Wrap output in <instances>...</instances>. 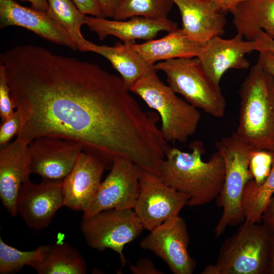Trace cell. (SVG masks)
Wrapping results in <instances>:
<instances>
[{
  "instance_id": "cell-1",
  "label": "cell",
  "mask_w": 274,
  "mask_h": 274,
  "mask_svg": "<svg viewBox=\"0 0 274 274\" xmlns=\"http://www.w3.org/2000/svg\"><path fill=\"white\" fill-rule=\"evenodd\" d=\"M0 65L21 116L16 138L75 142L108 169L117 157L140 162L152 147L158 117L141 108L120 77L32 44L5 51Z\"/></svg>"
},
{
  "instance_id": "cell-2",
  "label": "cell",
  "mask_w": 274,
  "mask_h": 274,
  "mask_svg": "<svg viewBox=\"0 0 274 274\" xmlns=\"http://www.w3.org/2000/svg\"><path fill=\"white\" fill-rule=\"evenodd\" d=\"M191 152L167 146L160 162L158 175L167 185L189 196L187 206L208 203L221 191L225 177V165L216 151L208 161L202 159L205 150L202 142L194 141Z\"/></svg>"
},
{
  "instance_id": "cell-3",
  "label": "cell",
  "mask_w": 274,
  "mask_h": 274,
  "mask_svg": "<svg viewBox=\"0 0 274 274\" xmlns=\"http://www.w3.org/2000/svg\"><path fill=\"white\" fill-rule=\"evenodd\" d=\"M238 93L236 134L252 150L274 152V76L257 63L250 68Z\"/></svg>"
},
{
  "instance_id": "cell-4",
  "label": "cell",
  "mask_w": 274,
  "mask_h": 274,
  "mask_svg": "<svg viewBox=\"0 0 274 274\" xmlns=\"http://www.w3.org/2000/svg\"><path fill=\"white\" fill-rule=\"evenodd\" d=\"M154 72L140 79L129 91L141 97L158 114L165 142H186L193 135L201 116L198 109L177 95Z\"/></svg>"
},
{
  "instance_id": "cell-5",
  "label": "cell",
  "mask_w": 274,
  "mask_h": 274,
  "mask_svg": "<svg viewBox=\"0 0 274 274\" xmlns=\"http://www.w3.org/2000/svg\"><path fill=\"white\" fill-rule=\"evenodd\" d=\"M271 232L263 224L245 221L222 243L215 262L201 274H267Z\"/></svg>"
},
{
  "instance_id": "cell-6",
  "label": "cell",
  "mask_w": 274,
  "mask_h": 274,
  "mask_svg": "<svg viewBox=\"0 0 274 274\" xmlns=\"http://www.w3.org/2000/svg\"><path fill=\"white\" fill-rule=\"evenodd\" d=\"M215 147L225 165L223 187L216 198L217 206L223 210L214 230L215 236L218 237L227 227L245 220L242 199L245 186L252 179L249 166L252 150L236 132L217 141Z\"/></svg>"
},
{
  "instance_id": "cell-7",
  "label": "cell",
  "mask_w": 274,
  "mask_h": 274,
  "mask_svg": "<svg viewBox=\"0 0 274 274\" xmlns=\"http://www.w3.org/2000/svg\"><path fill=\"white\" fill-rule=\"evenodd\" d=\"M167 77L168 85L176 93L197 109L216 118L224 116L226 102L220 86L210 78L196 57L178 58L154 64Z\"/></svg>"
},
{
  "instance_id": "cell-8",
  "label": "cell",
  "mask_w": 274,
  "mask_h": 274,
  "mask_svg": "<svg viewBox=\"0 0 274 274\" xmlns=\"http://www.w3.org/2000/svg\"><path fill=\"white\" fill-rule=\"evenodd\" d=\"M80 229L91 248L100 252L113 250L124 266L127 261L123 253L124 246L139 237L144 228L133 209H112L83 218Z\"/></svg>"
},
{
  "instance_id": "cell-9",
  "label": "cell",
  "mask_w": 274,
  "mask_h": 274,
  "mask_svg": "<svg viewBox=\"0 0 274 274\" xmlns=\"http://www.w3.org/2000/svg\"><path fill=\"white\" fill-rule=\"evenodd\" d=\"M189 197L166 184L155 173L142 169L140 192L133 208L144 229L151 231L179 216Z\"/></svg>"
},
{
  "instance_id": "cell-10",
  "label": "cell",
  "mask_w": 274,
  "mask_h": 274,
  "mask_svg": "<svg viewBox=\"0 0 274 274\" xmlns=\"http://www.w3.org/2000/svg\"><path fill=\"white\" fill-rule=\"evenodd\" d=\"M142 170L127 158H115L110 173L83 212V218L106 210L133 209L140 192Z\"/></svg>"
},
{
  "instance_id": "cell-11",
  "label": "cell",
  "mask_w": 274,
  "mask_h": 274,
  "mask_svg": "<svg viewBox=\"0 0 274 274\" xmlns=\"http://www.w3.org/2000/svg\"><path fill=\"white\" fill-rule=\"evenodd\" d=\"M189 240L186 223L179 215L150 231L140 246L161 258L173 273L192 274L196 262L188 253Z\"/></svg>"
},
{
  "instance_id": "cell-12",
  "label": "cell",
  "mask_w": 274,
  "mask_h": 274,
  "mask_svg": "<svg viewBox=\"0 0 274 274\" xmlns=\"http://www.w3.org/2000/svg\"><path fill=\"white\" fill-rule=\"evenodd\" d=\"M62 206H64L62 180L43 179L39 184H35L29 178L20 187L17 213L31 229L41 230L47 227Z\"/></svg>"
},
{
  "instance_id": "cell-13",
  "label": "cell",
  "mask_w": 274,
  "mask_h": 274,
  "mask_svg": "<svg viewBox=\"0 0 274 274\" xmlns=\"http://www.w3.org/2000/svg\"><path fill=\"white\" fill-rule=\"evenodd\" d=\"M28 150L30 174L49 180H63L83 151L75 142L53 136L35 139L28 144Z\"/></svg>"
},
{
  "instance_id": "cell-14",
  "label": "cell",
  "mask_w": 274,
  "mask_h": 274,
  "mask_svg": "<svg viewBox=\"0 0 274 274\" xmlns=\"http://www.w3.org/2000/svg\"><path fill=\"white\" fill-rule=\"evenodd\" d=\"M237 33L229 39L221 36L212 38L202 46L197 57L204 71L217 85L230 69H246L250 63L246 55L255 51L254 40H244Z\"/></svg>"
},
{
  "instance_id": "cell-15",
  "label": "cell",
  "mask_w": 274,
  "mask_h": 274,
  "mask_svg": "<svg viewBox=\"0 0 274 274\" xmlns=\"http://www.w3.org/2000/svg\"><path fill=\"white\" fill-rule=\"evenodd\" d=\"M105 169L99 159L82 151L62 180L64 206L73 210L85 211L100 185Z\"/></svg>"
},
{
  "instance_id": "cell-16",
  "label": "cell",
  "mask_w": 274,
  "mask_h": 274,
  "mask_svg": "<svg viewBox=\"0 0 274 274\" xmlns=\"http://www.w3.org/2000/svg\"><path fill=\"white\" fill-rule=\"evenodd\" d=\"M9 26L26 28L53 43L78 49L68 32L46 12L24 7L14 0H0V27Z\"/></svg>"
},
{
  "instance_id": "cell-17",
  "label": "cell",
  "mask_w": 274,
  "mask_h": 274,
  "mask_svg": "<svg viewBox=\"0 0 274 274\" xmlns=\"http://www.w3.org/2000/svg\"><path fill=\"white\" fill-rule=\"evenodd\" d=\"M85 24L96 34L99 40L113 36L124 43H134L136 40H151L160 31L170 32L178 28L177 24L168 18L154 19L142 16L132 17L124 21L86 15Z\"/></svg>"
},
{
  "instance_id": "cell-18",
  "label": "cell",
  "mask_w": 274,
  "mask_h": 274,
  "mask_svg": "<svg viewBox=\"0 0 274 274\" xmlns=\"http://www.w3.org/2000/svg\"><path fill=\"white\" fill-rule=\"evenodd\" d=\"M28 144L16 138L0 150V198L12 217L16 216L17 199L22 183L30 174Z\"/></svg>"
},
{
  "instance_id": "cell-19",
  "label": "cell",
  "mask_w": 274,
  "mask_h": 274,
  "mask_svg": "<svg viewBox=\"0 0 274 274\" xmlns=\"http://www.w3.org/2000/svg\"><path fill=\"white\" fill-rule=\"evenodd\" d=\"M178 7L182 29L192 40L201 44L224 32L225 13L206 0H172Z\"/></svg>"
},
{
  "instance_id": "cell-20",
  "label": "cell",
  "mask_w": 274,
  "mask_h": 274,
  "mask_svg": "<svg viewBox=\"0 0 274 274\" xmlns=\"http://www.w3.org/2000/svg\"><path fill=\"white\" fill-rule=\"evenodd\" d=\"M133 43L118 44L113 46L93 43L88 52L97 53L109 61L121 76L125 85L130 87L140 79L157 72L154 64L148 62L133 47Z\"/></svg>"
},
{
  "instance_id": "cell-21",
  "label": "cell",
  "mask_w": 274,
  "mask_h": 274,
  "mask_svg": "<svg viewBox=\"0 0 274 274\" xmlns=\"http://www.w3.org/2000/svg\"><path fill=\"white\" fill-rule=\"evenodd\" d=\"M203 44L190 39L182 28H178L159 39L133 43V47L148 62L155 64L160 60L197 57Z\"/></svg>"
},
{
  "instance_id": "cell-22",
  "label": "cell",
  "mask_w": 274,
  "mask_h": 274,
  "mask_svg": "<svg viewBox=\"0 0 274 274\" xmlns=\"http://www.w3.org/2000/svg\"><path fill=\"white\" fill-rule=\"evenodd\" d=\"M237 33L254 40L263 30L274 40V0H247L231 10Z\"/></svg>"
},
{
  "instance_id": "cell-23",
  "label": "cell",
  "mask_w": 274,
  "mask_h": 274,
  "mask_svg": "<svg viewBox=\"0 0 274 274\" xmlns=\"http://www.w3.org/2000/svg\"><path fill=\"white\" fill-rule=\"evenodd\" d=\"M33 268L39 274H84L87 272L83 256L64 243L49 246L44 258Z\"/></svg>"
},
{
  "instance_id": "cell-24",
  "label": "cell",
  "mask_w": 274,
  "mask_h": 274,
  "mask_svg": "<svg viewBox=\"0 0 274 274\" xmlns=\"http://www.w3.org/2000/svg\"><path fill=\"white\" fill-rule=\"evenodd\" d=\"M48 15L59 24L70 35L78 49L88 52L92 42L83 36L81 28L85 24V15L78 9L72 0H47Z\"/></svg>"
},
{
  "instance_id": "cell-25",
  "label": "cell",
  "mask_w": 274,
  "mask_h": 274,
  "mask_svg": "<svg viewBox=\"0 0 274 274\" xmlns=\"http://www.w3.org/2000/svg\"><path fill=\"white\" fill-rule=\"evenodd\" d=\"M274 158V152H273ZM274 193V160L270 174L260 186L252 179L247 183L243 193L242 208L246 221L252 223L261 221L262 215Z\"/></svg>"
},
{
  "instance_id": "cell-26",
  "label": "cell",
  "mask_w": 274,
  "mask_h": 274,
  "mask_svg": "<svg viewBox=\"0 0 274 274\" xmlns=\"http://www.w3.org/2000/svg\"><path fill=\"white\" fill-rule=\"evenodd\" d=\"M49 247L41 246L33 250L23 251L7 244L1 237L0 273H14L26 265L33 268L44 258Z\"/></svg>"
},
{
  "instance_id": "cell-27",
  "label": "cell",
  "mask_w": 274,
  "mask_h": 274,
  "mask_svg": "<svg viewBox=\"0 0 274 274\" xmlns=\"http://www.w3.org/2000/svg\"><path fill=\"white\" fill-rule=\"evenodd\" d=\"M173 4L172 0H121L113 18L116 20L134 16L167 18Z\"/></svg>"
},
{
  "instance_id": "cell-28",
  "label": "cell",
  "mask_w": 274,
  "mask_h": 274,
  "mask_svg": "<svg viewBox=\"0 0 274 274\" xmlns=\"http://www.w3.org/2000/svg\"><path fill=\"white\" fill-rule=\"evenodd\" d=\"M273 152L267 150H252L249 170L256 186H260L270 173L273 164Z\"/></svg>"
},
{
  "instance_id": "cell-29",
  "label": "cell",
  "mask_w": 274,
  "mask_h": 274,
  "mask_svg": "<svg viewBox=\"0 0 274 274\" xmlns=\"http://www.w3.org/2000/svg\"><path fill=\"white\" fill-rule=\"evenodd\" d=\"M16 110L3 68L0 66V116L2 122L11 116Z\"/></svg>"
},
{
  "instance_id": "cell-30",
  "label": "cell",
  "mask_w": 274,
  "mask_h": 274,
  "mask_svg": "<svg viewBox=\"0 0 274 274\" xmlns=\"http://www.w3.org/2000/svg\"><path fill=\"white\" fill-rule=\"evenodd\" d=\"M21 125V116L15 110L14 114L6 120L2 122L0 126V146L9 143L11 139L17 135Z\"/></svg>"
},
{
  "instance_id": "cell-31",
  "label": "cell",
  "mask_w": 274,
  "mask_h": 274,
  "mask_svg": "<svg viewBox=\"0 0 274 274\" xmlns=\"http://www.w3.org/2000/svg\"><path fill=\"white\" fill-rule=\"evenodd\" d=\"M83 14L104 17L98 0H72Z\"/></svg>"
},
{
  "instance_id": "cell-32",
  "label": "cell",
  "mask_w": 274,
  "mask_h": 274,
  "mask_svg": "<svg viewBox=\"0 0 274 274\" xmlns=\"http://www.w3.org/2000/svg\"><path fill=\"white\" fill-rule=\"evenodd\" d=\"M130 271L133 274H162L161 271L156 268L152 261L148 258L139 259L135 264L130 266Z\"/></svg>"
},
{
  "instance_id": "cell-33",
  "label": "cell",
  "mask_w": 274,
  "mask_h": 274,
  "mask_svg": "<svg viewBox=\"0 0 274 274\" xmlns=\"http://www.w3.org/2000/svg\"><path fill=\"white\" fill-rule=\"evenodd\" d=\"M255 51L274 54V40L261 30L257 33L254 39Z\"/></svg>"
},
{
  "instance_id": "cell-34",
  "label": "cell",
  "mask_w": 274,
  "mask_h": 274,
  "mask_svg": "<svg viewBox=\"0 0 274 274\" xmlns=\"http://www.w3.org/2000/svg\"><path fill=\"white\" fill-rule=\"evenodd\" d=\"M261 221L271 233H274V193L271 197L261 216Z\"/></svg>"
},
{
  "instance_id": "cell-35",
  "label": "cell",
  "mask_w": 274,
  "mask_h": 274,
  "mask_svg": "<svg viewBox=\"0 0 274 274\" xmlns=\"http://www.w3.org/2000/svg\"><path fill=\"white\" fill-rule=\"evenodd\" d=\"M104 17L113 18L121 0H98Z\"/></svg>"
},
{
  "instance_id": "cell-36",
  "label": "cell",
  "mask_w": 274,
  "mask_h": 274,
  "mask_svg": "<svg viewBox=\"0 0 274 274\" xmlns=\"http://www.w3.org/2000/svg\"><path fill=\"white\" fill-rule=\"evenodd\" d=\"M257 63L274 76V54L259 52Z\"/></svg>"
},
{
  "instance_id": "cell-37",
  "label": "cell",
  "mask_w": 274,
  "mask_h": 274,
  "mask_svg": "<svg viewBox=\"0 0 274 274\" xmlns=\"http://www.w3.org/2000/svg\"><path fill=\"white\" fill-rule=\"evenodd\" d=\"M216 5L223 12H229L239 4L247 0H206Z\"/></svg>"
},
{
  "instance_id": "cell-38",
  "label": "cell",
  "mask_w": 274,
  "mask_h": 274,
  "mask_svg": "<svg viewBox=\"0 0 274 274\" xmlns=\"http://www.w3.org/2000/svg\"><path fill=\"white\" fill-rule=\"evenodd\" d=\"M267 274H274V233H271Z\"/></svg>"
},
{
  "instance_id": "cell-39",
  "label": "cell",
  "mask_w": 274,
  "mask_h": 274,
  "mask_svg": "<svg viewBox=\"0 0 274 274\" xmlns=\"http://www.w3.org/2000/svg\"><path fill=\"white\" fill-rule=\"evenodd\" d=\"M29 2L32 7L43 11L46 12L48 8L47 0H23Z\"/></svg>"
}]
</instances>
